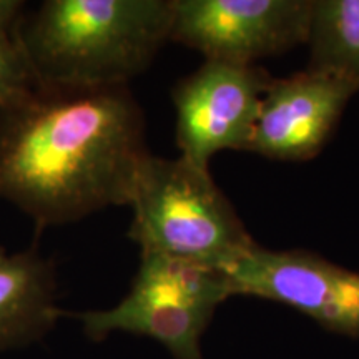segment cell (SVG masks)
Listing matches in <instances>:
<instances>
[{
	"label": "cell",
	"instance_id": "1",
	"mask_svg": "<svg viewBox=\"0 0 359 359\" xmlns=\"http://www.w3.org/2000/svg\"><path fill=\"white\" fill-rule=\"evenodd\" d=\"M148 155L145 116L128 85L39 83L0 107V198L39 226L128 206Z\"/></svg>",
	"mask_w": 359,
	"mask_h": 359
},
{
	"label": "cell",
	"instance_id": "2",
	"mask_svg": "<svg viewBox=\"0 0 359 359\" xmlns=\"http://www.w3.org/2000/svg\"><path fill=\"white\" fill-rule=\"evenodd\" d=\"M172 0H45L17 35L37 83L118 87L170 40Z\"/></svg>",
	"mask_w": 359,
	"mask_h": 359
},
{
	"label": "cell",
	"instance_id": "3",
	"mask_svg": "<svg viewBox=\"0 0 359 359\" xmlns=\"http://www.w3.org/2000/svg\"><path fill=\"white\" fill-rule=\"evenodd\" d=\"M128 236L158 253L228 271L257 245L210 170L148 155L138 170Z\"/></svg>",
	"mask_w": 359,
	"mask_h": 359
},
{
	"label": "cell",
	"instance_id": "4",
	"mask_svg": "<svg viewBox=\"0 0 359 359\" xmlns=\"http://www.w3.org/2000/svg\"><path fill=\"white\" fill-rule=\"evenodd\" d=\"M233 298L223 269L142 253L130 293L116 306L77 314L90 339L115 331L158 341L173 359H203L201 338L219 304Z\"/></svg>",
	"mask_w": 359,
	"mask_h": 359
},
{
	"label": "cell",
	"instance_id": "5",
	"mask_svg": "<svg viewBox=\"0 0 359 359\" xmlns=\"http://www.w3.org/2000/svg\"><path fill=\"white\" fill-rule=\"evenodd\" d=\"M313 0H172L170 40L205 60L257 65L306 43Z\"/></svg>",
	"mask_w": 359,
	"mask_h": 359
},
{
	"label": "cell",
	"instance_id": "6",
	"mask_svg": "<svg viewBox=\"0 0 359 359\" xmlns=\"http://www.w3.org/2000/svg\"><path fill=\"white\" fill-rule=\"evenodd\" d=\"M273 77L258 65L208 62L172 90L180 156L210 170L223 150L248 151Z\"/></svg>",
	"mask_w": 359,
	"mask_h": 359
},
{
	"label": "cell",
	"instance_id": "7",
	"mask_svg": "<svg viewBox=\"0 0 359 359\" xmlns=\"http://www.w3.org/2000/svg\"><path fill=\"white\" fill-rule=\"evenodd\" d=\"M233 296L275 302L316 321L323 330L359 339V273L304 250L255 245L228 269Z\"/></svg>",
	"mask_w": 359,
	"mask_h": 359
},
{
	"label": "cell",
	"instance_id": "8",
	"mask_svg": "<svg viewBox=\"0 0 359 359\" xmlns=\"http://www.w3.org/2000/svg\"><path fill=\"white\" fill-rule=\"evenodd\" d=\"M358 92L356 83L313 69L273 79L259 107L248 151L281 161L314 158Z\"/></svg>",
	"mask_w": 359,
	"mask_h": 359
},
{
	"label": "cell",
	"instance_id": "9",
	"mask_svg": "<svg viewBox=\"0 0 359 359\" xmlns=\"http://www.w3.org/2000/svg\"><path fill=\"white\" fill-rule=\"evenodd\" d=\"M62 313L52 264L35 250L7 253L0 246V351L42 338Z\"/></svg>",
	"mask_w": 359,
	"mask_h": 359
},
{
	"label": "cell",
	"instance_id": "10",
	"mask_svg": "<svg viewBox=\"0 0 359 359\" xmlns=\"http://www.w3.org/2000/svg\"><path fill=\"white\" fill-rule=\"evenodd\" d=\"M306 45L308 69L359 87V0H313Z\"/></svg>",
	"mask_w": 359,
	"mask_h": 359
},
{
	"label": "cell",
	"instance_id": "11",
	"mask_svg": "<svg viewBox=\"0 0 359 359\" xmlns=\"http://www.w3.org/2000/svg\"><path fill=\"white\" fill-rule=\"evenodd\" d=\"M24 6L19 0H0V107L19 100L39 85L17 35Z\"/></svg>",
	"mask_w": 359,
	"mask_h": 359
}]
</instances>
